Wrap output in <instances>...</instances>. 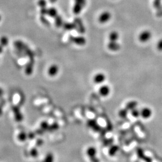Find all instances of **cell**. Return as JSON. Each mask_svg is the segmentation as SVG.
<instances>
[{
    "mask_svg": "<svg viewBox=\"0 0 162 162\" xmlns=\"http://www.w3.org/2000/svg\"><path fill=\"white\" fill-rule=\"evenodd\" d=\"M12 111L13 113L14 117L16 121L18 122L22 121L23 120V115L21 110L20 106L14 105L12 106Z\"/></svg>",
    "mask_w": 162,
    "mask_h": 162,
    "instance_id": "obj_1",
    "label": "cell"
},
{
    "mask_svg": "<svg viewBox=\"0 0 162 162\" xmlns=\"http://www.w3.org/2000/svg\"><path fill=\"white\" fill-rule=\"evenodd\" d=\"M106 74L102 72H97L93 77V81L96 85H101L106 81Z\"/></svg>",
    "mask_w": 162,
    "mask_h": 162,
    "instance_id": "obj_2",
    "label": "cell"
},
{
    "mask_svg": "<svg viewBox=\"0 0 162 162\" xmlns=\"http://www.w3.org/2000/svg\"><path fill=\"white\" fill-rule=\"evenodd\" d=\"M99 94L101 97L106 98L108 97L111 93V88L110 86L106 84H102L99 88Z\"/></svg>",
    "mask_w": 162,
    "mask_h": 162,
    "instance_id": "obj_3",
    "label": "cell"
},
{
    "mask_svg": "<svg viewBox=\"0 0 162 162\" xmlns=\"http://www.w3.org/2000/svg\"><path fill=\"white\" fill-rule=\"evenodd\" d=\"M60 72V67L56 64H52L47 69V74L51 77L56 76Z\"/></svg>",
    "mask_w": 162,
    "mask_h": 162,
    "instance_id": "obj_4",
    "label": "cell"
},
{
    "mask_svg": "<svg viewBox=\"0 0 162 162\" xmlns=\"http://www.w3.org/2000/svg\"><path fill=\"white\" fill-rule=\"evenodd\" d=\"M34 59H29V61L27 63L25 67V74L27 76H31L34 71Z\"/></svg>",
    "mask_w": 162,
    "mask_h": 162,
    "instance_id": "obj_5",
    "label": "cell"
},
{
    "mask_svg": "<svg viewBox=\"0 0 162 162\" xmlns=\"http://www.w3.org/2000/svg\"><path fill=\"white\" fill-rule=\"evenodd\" d=\"M97 151L94 146H88L86 150V154L88 158L90 159H93L94 160L96 157Z\"/></svg>",
    "mask_w": 162,
    "mask_h": 162,
    "instance_id": "obj_6",
    "label": "cell"
},
{
    "mask_svg": "<svg viewBox=\"0 0 162 162\" xmlns=\"http://www.w3.org/2000/svg\"><path fill=\"white\" fill-rule=\"evenodd\" d=\"M153 114L152 111L148 107H144L141 110V117L144 119H149Z\"/></svg>",
    "mask_w": 162,
    "mask_h": 162,
    "instance_id": "obj_7",
    "label": "cell"
},
{
    "mask_svg": "<svg viewBox=\"0 0 162 162\" xmlns=\"http://www.w3.org/2000/svg\"><path fill=\"white\" fill-rule=\"evenodd\" d=\"M151 37V34L150 32H145L140 35L139 39L140 42L142 43H146L150 39Z\"/></svg>",
    "mask_w": 162,
    "mask_h": 162,
    "instance_id": "obj_8",
    "label": "cell"
},
{
    "mask_svg": "<svg viewBox=\"0 0 162 162\" xmlns=\"http://www.w3.org/2000/svg\"><path fill=\"white\" fill-rule=\"evenodd\" d=\"M138 106V102L135 100H131L127 102V104H125V108H126L130 112L134 109L135 108H137Z\"/></svg>",
    "mask_w": 162,
    "mask_h": 162,
    "instance_id": "obj_9",
    "label": "cell"
},
{
    "mask_svg": "<svg viewBox=\"0 0 162 162\" xmlns=\"http://www.w3.org/2000/svg\"><path fill=\"white\" fill-rule=\"evenodd\" d=\"M108 48L109 50L112 52H116L119 50L120 46L117 43H116V42L110 41V43L108 44Z\"/></svg>",
    "mask_w": 162,
    "mask_h": 162,
    "instance_id": "obj_10",
    "label": "cell"
},
{
    "mask_svg": "<svg viewBox=\"0 0 162 162\" xmlns=\"http://www.w3.org/2000/svg\"><path fill=\"white\" fill-rule=\"evenodd\" d=\"M129 112H130V111L126 108H123L119 111L118 115L119 117L124 119L127 117Z\"/></svg>",
    "mask_w": 162,
    "mask_h": 162,
    "instance_id": "obj_11",
    "label": "cell"
},
{
    "mask_svg": "<svg viewBox=\"0 0 162 162\" xmlns=\"http://www.w3.org/2000/svg\"><path fill=\"white\" fill-rule=\"evenodd\" d=\"M17 137L19 141L22 142H25L28 139V135L27 133H25L24 132H21L20 133H18Z\"/></svg>",
    "mask_w": 162,
    "mask_h": 162,
    "instance_id": "obj_12",
    "label": "cell"
},
{
    "mask_svg": "<svg viewBox=\"0 0 162 162\" xmlns=\"http://www.w3.org/2000/svg\"><path fill=\"white\" fill-rule=\"evenodd\" d=\"M130 112L131 113V115L134 118H138L141 117V110L138 109L137 108L133 109Z\"/></svg>",
    "mask_w": 162,
    "mask_h": 162,
    "instance_id": "obj_13",
    "label": "cell"
},
{
    "mask_svg": "<svg viewBox=\"0 0 162 162\" xmlns=\"http://www.w3.org/2000/svg\"><path fill=\"white\" fill-rule=\"evenodd\" d=\"M54 160V157L53 154L51 153H47L45 156L44 161L45 162H53Z\"/></svg>",
    "mask_w": 162,
    "mask_h": 162,
    "instance_id": "obj_14",
    "label": "cell"
},
{
    "mask_svg": "<svg viewBox=\"0 0 162 162\" xmlns=\"http://www.w3.org/2000/svg\"><path fill=\"white\" fill-rule=\"evenodd\" d=\"M8 43H9V39L7 37L3 36L0 39V44L2 45L4 47H6L7 45H8Z\"/></svg>",
    "mask_w": 162,
    "mask_h": 162,
    "instance_id": "obj_15",
    "label": "cell"
},
{
    "mask_svg": "<svg viewBox=\"0 0 162 162\" xmlns=\"http://www.w3.org/2000/svg\"><path fill=\"white\" fill-rule=\"evenodd\" d=\"M50 126V124H49V123L46 121H42L40 124V128L43 129L44 131H48L49 128Z\"/></svg>",
    "mask_w": 162,
    "mask_h": 162,
    "instance_id": "obj_16",
    "label": "cell"
},
{
    "mask_svg": "<svg viewBox=\"0 0 162 162\" xmlns=\"http://www.w3.org/2000/svg\"><path fill=\"white\" fill-rule=\"evenodd\" d=\"M29 154L33 158H36L38 157V151L36 147H33L31 150H30L29 152Z\"/></svg>",
    "mask_w": 162,
    "mask_h": 162,
    "instance_id": "obj_17",
    "label": "cell"
},
{
    "mask_svg": "<svg viewBox=\"0 0 162 162\" xmlns=\"http://www.w3.org/2000/svg\"><path fill=\"white\" fill-rule=\"evenodd\" d=\"M5 101L4 99H2L0 101V117L2 116L3 114V107L5 105Z\"/></svg>",
    "mask_w": 162,
    "mask_h": 162,
    "instance_id": "obj_18",
    "label": "cell"
},
{
    "mask_svg": "<svg viewBox=\"0 0 162 162\" xmlns=\"http://www.w3.org/2000/svg\"><path fill=\"white\" fill-rule=\"evenodd\" d=\"M57 128H58V124L57 123H54L52 125H50L48 131H53L56 130Z\"/></svg>",
    "mask_w": 162,
    "mask_h": 162,
    "instance_id": "obj_19",
    "label": "cell"
},
{
    "mask_svg": "<svg viewBox=\"0 0 162 162\" xmlns=\"http://www.w3.org/2000/svg\"><path fill=\"white\" fill-rule=\"evenodd\" d=\"M118 151V149H117V146H113V147H111L110 149V151H109V153L110 154V155H112L113 152H114V154L115 155V154L117 152V151Z\"/></svg>",
    "mask_w": 162,
    "mask_h": 162,
    "instance_id": "obj_20",
    "label": "cell"
},
{
    "mask_svg": "<svg viewBox=\"0 0 162 162\" xmlns=\"http://www.w3.org/2000/svg\"><path fill=\"white\" fill-rule=\"evenodd\" d=\"M27 135H28V138H29V139L33 140V139H34L35 137L36 133H35H35H34V132H29V133L27 134Z\"/></svg>",
    "mask_w": 162,
    "mask_h": 162,
    "instance_id": "obj_21",
    "label": "cell"
},
{
    "mask_svg": "<svg viewBox=\"0 0 162 162\" xmlns=\"http://www.w3.org/2000/svg\"><path fill=\"white\" fill-rule=\"evenodd\" d=\"M157 48L158 50L162 51V39L158 42L157 44Z\"/></svg>",
    "mask_w": 162,
    "mask_h": 162,
    "instance_id": "obj_22",
    "label": "cell"
},
{
    "mask_svg": "<svg viewBox=\"0 0 162 162\" xmlns=\"http://www.w3.org/2000/svg\"><path fill=\"white\" fill-rule=\"evenodd\" d=\"M43 143V141L41 139H38L36 141V144L38 146H40L42 145Z\"/></svg>",
    "mask_w": 162,
    "mask_h": 162,
    "instance_id": "obj_23",
    "label": "cell"
},
{
    "mask_svg": "<svg viewBox=\"0 0 162 162\" xmlns=\"http://www.w3.org/2000/svg\"><path fill=\"white\" fill-rule=\"evenodd\" d=\"M160 2H161V0H155L154 7H158L160 6Z\"/></svg>",
    "mask_w": 162,
    "mask_h": 162,
    "instance_id": "obj_24",
    "label": "cell"
},
{
    "mask_svg": "<svg viewBox=\"0 0 162 162\" xmlns=\"http://www.w3.org/2000/svg\"><path fill=\"white\" fill-rule=\"evenodd\" d=\"M4 94V90L2 88H0V97H2Z\"/></svg>",
    "mask_w": 162,
    "mask_h": 162,
    "instance_id": "obj_25",
    "label": "cell"
},
{
    "mask_svg": "<svg viewBox=\"0 0 162 162\" xmlns=\"http://www.w3.org/2000/svg\"><path fill=\"white\" fill-rule=\"evenodd\" d=\"M3 48H4V47L2 45L0 44V54L2 53L3 50Z\"/></svg>",
    "mask_w": 162,
    "mask_h": 162,
    "instance_id": "obj_26",
    "label": "cell"
},
{
    "mask_svg": "<svg viewBox=\"0 0 162 162\" xmlns=\"http://www.w3.org/2000/svg\"><path fill=\"white\" fill-rule=\"evenodd\" d=\"M1 16L0 15V21H1Z\"/></svg>",
    "mask_w": 162,
    "mask_h": 162,
    "instance_id": "obj_27",
    "label": "cell"
}]
</instances>
